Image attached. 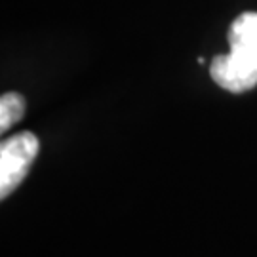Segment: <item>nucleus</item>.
I'll return each mask as SVG.
<instances>
[{
	"instance_id": "3",
	"label": "nucleus",
	"mask_w": 257,
	"mask_h": 257,
	"mask_svg": "<svg viewBox=\"0 0 257 257\" xmlns=\"http://www.w3.org/2000/svg\"><path fill=\"white\" fill-rule=\"evenodd\" d=\"M25 114V97L18 92H8L0 97V132H8Z\"/></svg>"
},
{
	"instance_id": "2",
	"label": "nucleus",
	"mask_w": 257,
	"mask_h": 257,
	"mask_svg": "<svg viewBox=\"0 0 257 257\" xmlns=\"http://www.w3.org/2000/svg\"><path fill=\"white\" fill-rule=\"evenodd\" d=\"M40 149V141L31 132L4 139L0 145V198H6L27 177Z\"/></svg>"
},
{
	"instance_id": "1",
	"label": "nucleus",
	"mask_w": 257,
	"mask_h": 257,
	"mask_svg": "<svg viewBox=\"0 0 257 257\" xmlns=\"http://www.w3.org/2000/svg\"><path fill=\"white\" fill-rule=\"evenodd\" d=\"M229 54L215 55L210 65L213 82L230 93L257 86V12H244L229 29Z\"/></svg>"
}]
</instances>
